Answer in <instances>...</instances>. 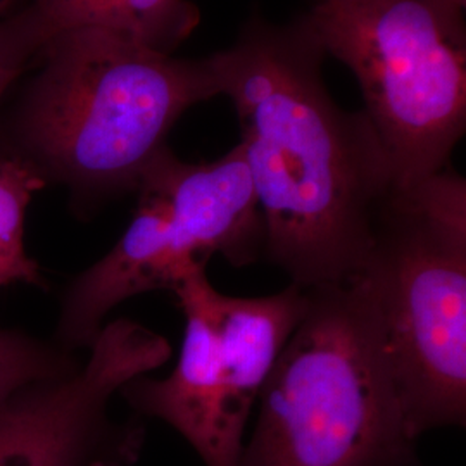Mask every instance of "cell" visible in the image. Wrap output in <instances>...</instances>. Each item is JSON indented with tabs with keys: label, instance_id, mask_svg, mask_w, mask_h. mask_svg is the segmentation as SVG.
<instances>
[{
	"label": "cell",
	"instance_id": "cell-9",
	"mask_svg": "<svg viewBox=\"0 0 466 466\" xmlns=\"http://www.w3.org/2000/svg\"><path fill=\"white\" fill-rule=\"evenodd\" d=\"M46 180L21 159H0V289L42 283L40 268L25 248V215Z\"/></svg>",
	"mask_w": 466,
	"mask_h": 466
},
{
	"label": "cell",
	"instance_id": "cell-13",
	"mask_svg": "<svg viewBox=\"0 0 466 466\" xmlns=\"http://www.w3.org/2000/svg\"><path fill=\"white\" fill-rule=\"evenodd\" d=\"M16 0H0V11H5V9H9L13 4H15Z\"/></svg>",
	"mask_w": 466,
	"mask_h": 466
},
{
	"label": "cell",
	"instance_id": "cell-10",
	"mask_svg": "<svg viewBox=\"0 0 466 466\" xmlns=\"http://www.w3.org/2000/svg\"><path fill=\"white\" fill-rule=\"evenodd\" d=\"M80 367L63 348L44 344L26 333L0 330V400L30 385Z\"/></svg>",
	"mask_w": 466,
	"mask_h": 466
},
{
	"label": "cell",
	"instance_id": "cell-3",
	"mask_svg": "<svg viewBox=\"0 0 466 466\" xmlns=\"http://www.w3.org/2000/svg\"><path fill=\"white\" fill-rule=\"evenodd\" d=\"M258 404L240 466H420L361 273L308 289Z\"/></svg>",
	"mask_w": 466,
	"mask_h": 466
},
{
	"label": "cell",
	"instance_id": "cell-7",
	"mask_svg": "<svg viewBox=\"0 0 466 466\" xmlns=\"http://www.w3.org/2000/svg\"><path fill=\"white\" fill-rule=\"evenodd\" d=\"M169 358L163 335L127 318L107 321L80 367L0 400V466H97L115 431L111 400Z\"/></svg>",
	"mask_w": 466,
	"mask_h": 466
},
{
	"label": "cell",
	"instance_id": "cell-1",
	"mask_svg": "<svg viewBox=\"0 0 466 466\" xmlns=\"http://www.w3.org/2000/svg\"><path fill=\"white\" fill-rule=\"evenodd\" d=\"M209 57L240 123L263 258L304 289L358 275L394 177L367 113L327 90V54L306 17L275 25L256 15Z\"/></svg>",
	"mask_w": 466,
	"mask_h": 466
},
{
	"label": "cell",
	"instance_id": "cell-11",
	"mask_svg": "<svg viewBox=\"0 0 466 466\" xmlns=\"http://www.w3.org/2000/svg\"><path fill=\"white\" fill-rule=\"evenodd\" d=\"M429 2H432L437 9H441L451 19L465 23L463 16H465L466 0H429Z\"/></svg>",
	"mask_w": 466,
	"mask_h": 466
},
{
	"label": "cell",
	"instance_id": "cell-12",
	"mask_svg": "<svg viewBox=\"0 0 466 466\" xmlns=\"http://www.w3.org/2000/svg\"><path fill=\"white\" fill-rule=\"evenodd\" d=\"M17 76H19L17 71L11 69V67L4 66V65L0 63V100L4 97L5 90L9 88V85L13 84Z\"/></svg>",
	"mask_w": 466,
	"mask_h": 466
},
{
	"label": "cell",
	"instance_id": "cell-8",
	"mask_svg": "<svg viewBox=\"0 0 466 466\" xmlns=\"http://www.w3.org/2000/svg\"><path fill=\"white\" fill-rule=\"evenodd\" d=\"M188 0H30L0 21V63L21 73L49 44L76 30H106L171 54L199 25Z\"/></svg>",
	"mask_w": 466,
	"mask_h": 466
},
{
	"label": "cell",
	"instance_id": "cell-4",
	"mask_svg": "<svg viewBox=\"0 0 466 466\" xmlns=\"http://www.w3.org/2000/svg\"><path fill=\"white\" fill-rule=\"evenodd\" d=\"M360 273L413 437L465 427V178L450 167L394 187L377 211Z\"/></svg>",
	"mask_w": 466,
	"mask_h": 466
},
{
	"label": "cell",
	"instance_id": "cell-2",
	"mask_svg": "<svg viewBox=\"0 0 466 466\" xmlns=\"http://www.w3.org/2000/svg\"><path fill=\"white\" fill-rule=\"evenodd\" d=\"M42 57L17 119L21 161L88 206L137 190L185 111L219 96L209 56L178 59L106 30L63 35Z\"/></svg>",
	"mask_w": 466,
	"mask_h": 466
},
{
	"label": "cell",
	"instance_id": "cell-5",
	"mask_svg": "<svg viewBox=\"0 0 466 466\" xmlns=\"http://www.w3.org/2000/svg\"><path fill=\"white\" fill-rule=\"evenodd\" d=\"M304 17L356 76L394 187L450 167L466 128L465 23L429 0H318Z\"/></svg>",
	"mask_w": 466,
	"mask_h": 466
},
{
	"label": "cell",
	"instance_id": "cell-6",
	"mask_svg": "<svg viewBox=\"0 0 466 466\" xmlns=\"http://www.w3.org/2000/svg\"><path fill=\"white\" fill-rule=\"evenodd\" d=\"M171 292L187 319L178 361L167 379L137 377L119 396L175 429L204 466H240L252 406L306 311L308 289L232 298L194 267Z\"/></svg>",
	"mask_w": 466,
	"mask_h": 466
}]
</instances>
